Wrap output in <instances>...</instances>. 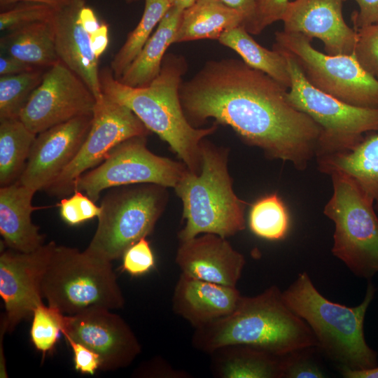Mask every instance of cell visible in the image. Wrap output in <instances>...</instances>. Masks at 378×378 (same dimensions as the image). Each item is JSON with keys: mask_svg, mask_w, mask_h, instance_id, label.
Returning a JSON list of instances; mask_svg holds the SVG:
<instances>
[{"mask_svg": "<svg viewBox=\"0 0 378 378\" xmlns=\"http://www.w3.org/2000/svg\"><path fill=\"white\" fill-rule=\"evenodd\" d=\"M288 88L242 59L206 62L179 90L188 121L199 128L209 118L228 125L246 144L272 160L303 171L316 158L319 126L287 99Z\"/></svg>", "mask_w": 378, "mask_h": 378, "instance_id": "obj_1", "label": "cell"}, {"mask_svg": "<svg viewBox=\"0 0 378 378\" xmlns=\"http://www.w3.org/2000/svg\"><path fill=\"white\" fill-rule=\"evenodd\" d=\"M188 69L180 55L166 54L158 76L146 87H131L116 79L111 68L99 71L102 93L130 108L146 128L167 142L171 150L196 174L202 169L201 143L217 130L192 126L184 115L179 90Z\"/></svg>", "mask_w": 378, "mask_h": 378, "instance_id": "obj_2", "label": "cell"}, {"mask_svg": "<svg viewBox=\"0 0 378 378\" xmlns=\"http://www.w3.org/2000/svg\"><path fill=\"white\" fill-rule=\"evenodd\" d=\"M192 344L208 354L224 346L241 344L279 356L317 347L311 328L288 306L276 286L255 296H242L231 314L195 328Z\"/></svg>", "mask_w": 378, "mask_h": 378, "instance_id": "obj_3", "label": "cell"}, {"mask_svg": "<svg viewBox=\"0 0 378 378\" xmlns=\"http://www.w3.org/2000/svg\"><path fill=\"white\" fill-rule=\"evenodd\" d=\"M375 292L369 282L363 302L349 307L326 298L302 272L282 294L288 306L311 328L318 348L341 370H360L378 365L377 354L364 335L365 316Z\"/></svg>", "mask_w": 378, "mask_h": 378, "instance_id": "obj_4", "label": "cell"}, {"mask_svg": "<svg viewBox=\"0 0 378 378\" xmlns=\"http://www.w3.org/2000/svg\"><path fill=\"white\" fill-rule=\"evenodd\" d=\"M200 174L188 170L174 188L183 204L185 225L179 241L204 233L227 238L245 229L247 203L234 193L227 168V150L202 140Z\"/></svg>", "mask_w": 378, "mask_h": 378, "instance_id": "obj_5", "label": "cell"}, {"mask_svg": "<svg viewBox=\"0 0 378 378\" xmlns=\"http://www.w3.org/2000/svg\"><path fill=\"white\" fill-rule=\"evenodd\" d=\"M41 293L49 306L66 315L92 307L118 309L125 304L111 261L65 246L55 247Z\"/></svg>", "mask_w": 378, "mask_h": 378, "instance_id": "obj_6", "label": "cell"}, {"mask_svg": "<svg viewBox=\"0 0 378 378\" xmlns=\"http://www.w3.org/2000/svg\"><path fill=\"white\" fill-rule=\"evenodd\" d=\"M102 200L94 234L85 249L108 261L153 231L167 204V188L139 183L109 188Z\"/></svg>", "mask_w": 378, "mask_h": 378, "instance_id": "obj_7", "label": "cell"}, {"mask_svg": "<svg viewBox=\"0 0 378 378\" xmlns=\"http://www.w3.org/2000/svg\"><path fill=\"white\" fill-rule=\"evenodd\" d=\"M332 194L323 214L335 226L332 254L357 276L378 272V217L372 202L342 172L329 174Z\"/></svg>", "mask_w": 378, "mask_h": 378, "instance_id": "obj_8", "label": "cell"}, {"mask_svg": "<svg viewBox=\"0 0 378 378\" xmlns=\"http://www.w3.org/2000/svg\"><path fill=\"white\" fill-rule=\"evenodd\" d=\"M281 52L287 59L290 76L288 102L321 129L316 159L351 150L368 134L378 132V108L350 105L318 90L292 57Z\"/></svg>", "mask_w": 378, "mask_h": 378, "instance_id": "obj_9", "label": "cell"}, {"mask_svg": "<svg viewBox=\"0 0 378 378\" xmlns=\"http://www.w3.org/2000/svg\"><path fill=\"white\" fill-rule=\"evenodd\" d=\"M312 40L301 33L278 31L273 49L292 57L318 90L350 105L378 108V80L359 65L354 55L323 53L312 46Z\"/></svg>", "mask_w": 378, "mask_h": 378, "instance_id": "obj_10", "label": "cell"}, {"mask_svg": "<svg viewBox=\"0 0 378 378\" xmlns=\"http://www.w3.org/2000/svg\"><path fill=\"white\" fill-rule=\"evenodd\" d=\"M146 136H132L118 144L102 163L78 178L74 190L96 202L103 190L114 187L155 183L174 188L187 167L153 153L146 146Z\"/></svg>", "mask_w": 378, "mask_h": 378, "instance_id": "obj_11", "label": "cell"}, {"mask_svg": "<svg viewBox=\"0 0 378 378\" xmlns=\"http://www.w3.org/2000/svg\"><path fill=\"white\" fill-rule=\"evenodd\" d=\"M150 132L130 108L103 94L97 99L91 127L80 150L45 191L57 197L69 196L78 178L102 163L118 144Z\"/></svg>", "mask_w": 378, "mask_h": 378, "instance_id": "obj_12", "label": "cell"}, {"mask_svg": "<svg viewBox=\"0 0 378 378\" xmlns=\"http://www.w3.org/2000/svg\"><path fill=\"white\" fill-rule=\"evenodd\" d=\"M97 99L62 62L47 68L19 119L36 134L73 118L93 115Z\"/></svg>", "mask_w": 378, "mask_h": 378, "instance_id": "obj_13", "label": "cell"}, {"mask_svg": "<svg viewBox=\"0 0 378 378\" xmlns=\"http://www.w3.org/2000/svg\"><path fill=\"white\" fill-rule=\"evenodd\" d=\"M62 333L90 348L101 359L100 370L129 366L141 352L137 337L125 320L110 309L92 307L65 315Z\"/></svg>", "mask_w": 378, "mask_h": 378, "instance_id": "obj_14", "label": "cell"}, {"mask_svg": "<svg viewBox=\"0 0 378 378\" xmlns=\"http://www.w3.org/2000/svg\"><path fill=\"white\" fill-rule=\"evenodd\" d=\"M52 241L37 249L20 252L8 248L0 255V295L4 300L8 332L32 317L43 304L41 281L56 246Z\"/></svg>", "mask_w": 378, "mask_h": 378, "instance_id": "obj_15", "label": "cell"}, {"mask_svg": "<svg viewBox=\"0 0 378 378\" xmlns=\"http://www.w3.org/2000/svg\"><path fill=\"white\" fill-rule=\"evenodd\" d=\"M92 115H83L38 133L18 181L45 190L74 160L90 129Z\"/></svg>", "mask_w": 378, "mask_h": 378, "instance_id": "obj_16", "label": "cell"}, {"mask_svg": "<svg viewBox=\"0 0 378 378\" xmlns=\"http://www.w3.org/2000/svg\"><path fill=\"white\" fill-rule=\"evenodd\" d=\"M343 0H294L283 17V30L320 39L330 55L354 54L356 31L345 22Z\"/></svg>", "mask_w": 378, "mask_h": 378, "instance_id": "obj_17", "label": "cell"}, {"mask_svg": "<svg viewBox=\"0 0 378 378\" xmlns=\"http://www.w3.org/2000/svg\"><path fill=\"white\" fill-rule=\"evenodd\" d=\"M176 263L181 273L190 277L236 287L246 260L227 238L204 233L180 241Z\"/></svg>", "mask_w": 378, "mask_h": 378, "instance_id": "obj_18", "label": "cell"}, {"mask_svg": "<svg viewBox=\"0 0 378 378\" xmlns=\"http://www.w3.org/2000/svg\"><path fill=\"white\" fill-rule=\"evenodd\" d=\"M84 0H71L55 8L51 19L55 50L59 60L78 75L97 99L103 94L99 80V59L90 45L89 34L78 18Z\"/></svg>", "mask_w": 378, "mask_h": 378, "instance_id": "obj_19", "label": "cell"}, {"mask_svg": "<svg viewBox=\"0 0 378 378\" xmlns=\"http://www.w3.org/2000/svg\"><path fill=\"white\" fill-rule=\"evenodd\" d=\"M241 297L234 286L203 281L181 273L174 290L172 309L195 329L231 314Z\"/></svg>", "mask_w": 378, "mask_h": 378, "instance_id": "obj_20", "label": "cell"}, {"mask_svg": "<svg viewBox=\"0 0 378 378\" xmlns=\"http://www.w3.org/2000/svg\"><path fill=\"white\" fill-rule=\"evenodd\" d=\"M35 192L18 181L0 188V234L8 248L28 253L43 244L44 236L31 220Z\"/></svg>", "mask_w": 378, "mask_h": 378, "instance_id": "obj_21", "label": "cell"}, {"mask_svg": "<svg viewBox=\"0 0 378 378\" xmlns=\"http://www.w3.org/2000/svg\"><path fill=\"white\" fill-rule=\"evenodd\" d=\"M316 160L323 174L342 172L350 176L378 213V132L368 134L351 150Z\"/></svg>", "mask_w": 378, "mask_h": 378, "instance_id": "obj_22", "label": "cell"}, {"mask_svg": "<svg viewBox=\"0 0 378 378\" xmlns=\"http://www.w3.org/2000/svg\"><path fill=\"white\" fill-rule=\"evenodd\" d=\"M211 369L218 378H282V360L247 345H227L209 354Z\"/></svg>", "mask_w": 378, "mask_h": 378, "instance_id": "obj_23", "label": "cell"}, {"mask_svg": "<svg viewBox=\"0 0 378 378\" xmlns=\"http://www.w3.org/2000/svg\"><path fill=\"white\" fill-rule=\"evenodd\" d=\"M183 10L171 6L141 51L118 79L131 87H146L158 76L168 47L174 43Z\"/></svg>", "mask_w": 378, "mask_h": 378, "instance_id": "obj_24", "label": "cell"}, {"mask_svg": "<svg viewBox=\"0 0 378 378\" xmlns=\"http://www.w3.org/2000/svg\"><path fill=\"white\" fill-rule=\"evenodd\" d=\"M243 16L219 0H197L183 10L174 43L216 39L226 31L242 25Z\"/></svg>", "mask_w": 378, "mask_h": 378, "instance_id": "obj_25", "label": "cell"}, {"mask_svg": "<svg viewBox=\"0 0 378 378\" xmlns=\"http://www.w3.org/2000/svg\"><path fill=\"white\" fill-rule=\"evenodd\" d=\"M0 48L1 52L37 68L47 69L59 61L51 20L7 32L1 37Z\"/></svg>", "mask_w": 378, "mask_h": 378, "instance_id": "obj_26", "label": "cell"}, {"mask_svg": "<svg viewBox=\"0 0 378 378\" xmlns=\"http://www.w3.org/2000/svg\"><path fill=\"white\" fill-rule=\"evenodd\" d=\"M218 41L235 51L248 66L262 71L286 88H290V76L284 55L258 44L244 26L225 31Z\"/></svg>", "mask_w": 378, "mask_h": 378, "instance_id": "obj_27", "label": "cell"}, {"mask_svg": "<svg viewBox=\"0 0 378 378\" xmlns=\"http://www.w3.org/2000/svg\"><path fill=\"white\" fill-rule=\"evenodd\" d=\"M37 134L19 119L0 120V185L17 181Z\"/></svg>", "mask_w": 378, "mask_h": 378, "instance_id": "obj_28", "label": "cell"}, {"mask_svg": "<svg viewBox=\"0 0 378 378\" xmlns=\"http://www.w3.org/2000/svg\"><path fill=\"white\" fill-rule=\"evenodd\" d=\"M171 7L169 0H145L140 21L127 37L111 62L114 77L119 79L138 56L152 35L154 28Z\"/></svg>", "mask_w": 378, "mask_h": 378, "instance_id": "obj_29", "label": "cell"}, {"mask_svg": "<svg viewBox=\"0 0 378 378\" xmlns=\"http://www.w3.org/2000/svg\"><path fill=\"white\" fill-rule=\"evenodd\" d=\"M248 226L256 236L270 241L286 237L290 227L288 211L276 193L265 195L251 206Z\"/></svg>", "mask_w": 378, "mask_h": 378, "instance_id": "obj_30", "label": "cell"}, {"mask_svg": "<svg viewBox=\"0 0 378 378\" xmlns=\"http://www.w3.org/2000/svg\"><path fill=\"white\" fill-rule=\"evenodd\" d=\"M43 69L0 76V120L19 118L20 113L42 80Z\"/></svg>", "mask_w": 378, "mask_h": 378, "instance_id": "obj_31", "label": "cell"}, {"mask_svg": "<svg viewBox=\"0 0 378 378\" xmlns=\"http://www.w3.org/2000/svg\"><path fill=\"white\" fill-rule=\"evenodd\" d=\"M65 315L58 309L43 303L36 307L30 335L36 349L43 354L53 349L62 332Z\"/></svg>", "mask_w": 378, "mask_h": 378, "instance_id": "obj_32", "label": "cell"}, {"mask_svg": "<svg viewBox=\"0 0 378 378\" xmlns=\"http://www.w3.org/2000/svg\"><path fill=\"white\" fill-rule=\"evenodd\" d=\"M20 3L1 12V31L9 32L34 22L50 20L55 9L43 4Z\"/></svg>", "mask_w": 378, "mask_h": 378, "instance_id": "obj_33", "label": "cell"}, {"mask_svg": "<svg viewBox=\"0 0 378 378\" xmlns=\"http://www.w3.org/2000/svg\"><path fill=\"white\" fill-rule=\"evenodd\" d=\"M315 348L301 349L282 356V378L326 377L323 369L313 355Z\"/></svg>", "mask_w": 378, "mask_h": 378, "instance_id": "obj_34", "label": "cell"}, {"mask_svg": "<svg viewBox=\"0 0 378 378\" xmlns=\"http://www.w3.org/2000/svg\"><path fill=\"white\" fill-rule=\"evenodd\" d=\"M58 206L61 218L69 225L83 223L101 214V206L78 190H75L71 196L63 197Z\"/></svg>", "mask_w": 378, "mask_h": 378, "instance_id": "obj_35", "label": "cell"}, {"mask_svg": "<svg viewBox=\"0 0 378 378\" xmlns=\"http://www.w3.org/2000/svg\"><path fill=\"white\" fill-rule=\"evenodd\" d=\"M356 31L357 40L353 55L359 65L378 80V24Z\"/></svg>", "mask_w": 378, "mask_h": 378, "instance_id": "obj_36", "label": "cell"}, {"mask_svg": "<svg viewBox=\"0 0 378 378\" xmlns=\"http://www.w3.org/2000/svg\"><path fill=\"white\" fill-rule=\"evenodd\" d=\"M155 263L150 244L144 237L125 251L122 255V267L132 276H140L153 269Z\"/></svg>", "mask_w": 378, "mask_h": 378, "instance_id": "obj_37", "label": "cell"}, {"mask_svg": "<svg viewBox=\"0 0 378 378\" xmlns=\"http://www.w3.org/2000/svg\"><path fill=\"white\" fill-rule=\"evenodd\" d=\"M288 0H259L255 17L246 28L251 34H259L272 23L282 20Z\"/></svg>", "mask_w": 378, "mask_h": 378, "instance_id": "obj_38", "label": "cell"}, {"mask_svg": "<svg viewBox=\"0 0 378 378\" xmlns=\"http://www.w3.org/2000/svg\"><path fill=\"white\" fill-rule=\"evenodd\" d=\"M64 337L74 352L76 370L83 374L92 375L97 369H100L101 359L99 354L69 336H64Z\"/></svg>", "mask_w": 378, "mask_h": 378, "instance_id": "obj_39", "label": "cell"}, {"mask_svg": "<svg viewBox=\"0 0 378 378\" xmlns=\"http://www.w3.org/2000/svg\"><path fill=\"white\" fill-rule=\"evenodd\" d=\"M355 1L359 6V11L354 13L351 17L354 29L378 24V0Z\"/></svg>", "mask_w": 378, "mask_h": 378, "instance_id": "obj_40", "label": "cell"}, {"mask_svg": "<svg viewBox=\"0 0 378 378\" xmlns=\"http://www.w3.org/2000/svg\"><path fill=\"white\" fill-rule=\"evenodd\" d=\"M145 370L144 375L162 378H189L190 374L181 370L174 368L165 360L157 358Z\"/></svg>", "mask_w": 378, "mask_h": 378, "instance_id": "obj_41", "label": "cell"}, {"mask_svg": "<svg viewBox=\"0 0 378 378\" xmlns=\"http://www.w3.org/2000/svg\"><path fill=\"white\" fill-rule=\"evenodd\" d=\"M38 69L15 57L1 52L0 76L18 74Z\"/></svg>", "mask_w": 378, "mask_h": 378, "instance_id": "obj_42", "label": "cell"}, {"mask_svg": "<svg viewBox=\"0 0 378 378\" xmlns=\"http://www.w3.org/2000/svg\"><path fill=\"white\" fill-rule=\"evenodd\" d=\"M228 7L239 12L244 18L242 26L247 28L252 22L259 0H219Z\"/></svg>", "mask_w": 378, "mask_h": 378, "instance_id": "obj_43", "label": "cell"}, {"mask_svg": "<svg viewBox=\"0 0 378 378\" xmlns=\"http://www.w3.org/2000/svg\"><path fill=\"white\" fill-rule=\"evenodd\" d=\"M89 36L92 50L99 59L108 44V26L102 23L99 27Z\"/></svg>", "mask_w": 378, "mask_h": 378, "instance_id": "obj_44", "label": "cell"}, {"mask_svg": "<svg viewBox=\"0 0 378 378\" xmlns=\"http://www.w3.org/2000/svg\"><path fill=\"white\" fill-rule=\"evenodd\" d=\"M78 18L83 27L89 35L97 30L101 25L94 10L87 6L85 4L80 7Z\"/></svg>", "mask_w": 378, "mask_h": 378, "instance_id": "obj_45", "label": "cell"}, {"mask_svg": "<svg viewBox=\"0 0 378 378\" xmlns=\"http://www.w3.org/2000/svg\"><path fill=\"white\" fill-rule=\"evenodd\" d=\"M71 0H0L1 8L14 5L18 2H32L48 5L54 8H60L69 4Z\"/></svg>", "mask_w": 378, "mask_h": 378, "instance_id": "obj_46", "label": "cell"}, {"mask_svg": "<svg viewBox=\"0 0 378 378\" xmlns=\"http://www.w3.org/2000/svg\"><path fill=\"white\" fill-rule=\"evenodd\" d=\"M342 374L346 378H378V365L375 368L360 370H341Z\"/></svg>", "mask_w": 378, "mask_h": 378, "instance_id": "obj_47", "label": "cell"}, {"mask_svg": "<svg viewBox=\"0 0 378 378\" xmlns=\"http://www.w3.org/2000/svg\"><path fill=\"white\" fill-rule=\"evenodd\" d=\"M197 0H169L171 6L180 8L183 10L192 6Z\"/></svg>", "mask_w": 378, "mask_h": 378, "instance_id": "obj_48", "label": "cell"}, {"mask_svg": "<svg viewBox=\"0 0 378 378\" xmlns=\"http://www.w3.org/2000/svg\"><path fill=\"white\" fill-rule=\"evenodd\" d=\"M125 1H126L127 2H133L137 0H125Z\"/></svg>", "mask_w": 378, "mask_h": 378, "instance_id": "obj_49", "label": "cell"}]
</instances>
